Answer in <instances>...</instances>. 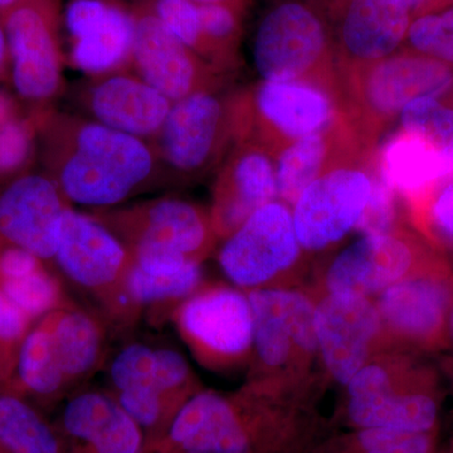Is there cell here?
<instances>
[{
	"instance_id": "cell-17",
	"label": "cell",
	"mask_w": 453,
	"mask_h": 453,
	"mask_svg": "<svg viewBox=\"0 0 453 453\" xmlns=\"http://www.w3.org/2000/svg\"><path fill=\"white\" fill-rule=\"evenodd\" d=\"M14 88L31 101L50 100L62 85L58 0H17L0 12Z\"/></svg>"
},
{
	"instance_id": "cell-28",
	"label": "cell",
	"mask_w": 453,
	"mask_h": 453,
	"mask_svg": "<svg viewBox=\"0 0 453 453\" xmlns=\"http://www.w3.org/2000/svg\"><path fill=\"white\" fill-rule=\"evenodd\" d=\"M127 290L134 305L144 310H166L172 314L181 301L204 285L201 262L169 252L133 253Z\"/></svg>"
},
{
	"instance_id": "cell-24",
	"label": "cell",
	"mask_w": 453,
	"mask_h": 453,
	"mask_svg": "<svg viewBox=\"0 0 453 453\" xmlns=\"http://www.w3.org/2000/svg\"><path fill=\"white\" fill-rule=\"evenodd\" d=\"M377 148L366 142L345 111L326 129L292 142L276 155L277 201L291 208L315 179L336 166L366 159Z\"/></svg>"
},
{
	"instance_id": "cell-12",
	"label": "cell",
	"mask_w": 453,
	"mask_h": 453,
	"mask_svg": "<svg viewBox=\"0 0 453 453\" xmlns=\"http://www.w3.org/2000/svg\"><path fill=\"white\" fill-rule=\"evenodd\" d=\"M445 262L441 252L407 226L387 234L363 235L334 256L315 294H354L375 299L390 286Z\"/></svg>"
},
{
	"instance_id": "cell-2",
	"label": "cell",
	"mask_w": 453,
	"mask_h": 453,
	"mask_svg": "<svg viewBox=\"0 0 453 453\" xmlns=\"http://www.w3.org/2000/svg\"><path fill=\"white\" fill-rule=\"evenodd\" d=\"M53 130L52 179L70 204L112 210L153 177L157 154L145 140L73 119Z\"/></svg>"
},
{
	"instance_id": "cell-16",
	"label": "cell",
	"mask_w": 453,
	"mask_h": 453,
	"mask_svg": "<svg viewBox=\"0 0 453 453\" xmlns=\"http://www.w3.org/2000/svg\"><path fill=\"white\" fill-rule=\"evenodd\" d=\"M155 154L188 179L201 178L213 169L235 144L231 96L196 92L173 103L160 129Z\"/></svg>"
},
{
	"instance_id": "cell-3",
	"label": "cell",
	"mask_w": 453,
	"mask_h": 453,
	"mask_svg": "<svg viewBox=\"0 0 453 453\" xmlns=\"http://www.w3.org/2000/svg\"><path fill=\"white\" fill-rule=\"evenodd\" d=\"M253 353L247 380L318 404L325 374L315 333V292L299 288L247 291Z\"/></svg>"
},
{
	"instance_id": "cell-47",
	"label": "cell",
	"mask_w": 453,
	"mask_h": 453,
	"mask_svg": "<svg viewBox=\"0 0 453 453\" xmlns=\"http://www.w3.org/2000/svg\"><path fill=\"white\" fill-rule=\"evenodd\" d=\"M449 453H453V446H452V449H451V452H449Z\"/></svg>"
},
{
	"instance_id": "cell-32",
	"label": "cell",
	"mask_w": 453,
	"mask_h": 453,
	"mask_svg": "<svg viewBox=\"0 0 453 453\" xmlns=\"http://www.w3.org/2000/svg\"><path fill=\"white\" fill-rule=\"evenodd\" d=\"M404 208L417 234L434 249L453 251V173Z\"/></svg>"
},
{
	"instance_id": "cell-7",
	"label": "cell",
	"mask_w": 453,
	"mask_h": 453,
	"mask_svg": "<svg viewBox=\"0 0 453 453\" xmlns=\"http://www.w3.org/2000/svg\"><path fill=\"white\" fill-rule=\"evenodd\" d=\"M253 61L266 81L312 83L342 96L332 29L312 3L282 0L268 9L256 31Z\"/></svg>"
},
{
	"instance_id": "cell-18",
	"label": "cell",
	"mask_w": 453,
	"mask_h": 453,
	"mask_svg": "<svg viewBox=\"0 0 453 453\" xmlns=\"http://www.w3.org/2000/svg\"><path fill=\"white\" fill-rule=\"evenodd\" d=\"M315 333L325 374L342 387L389 350L374 300L360 295H318Z\"/></svg>"
},
{
	"instance_id": "cell-15",
	"label": "cell",
	"mask_w": 453,
	"mask_h": 453,
	"mask_svg": "<svg viewBox=\"0 0 453 453\" xmlns=\"http://www.w3.org/2000/svg\"><path fill=\"white\" fill-rule=\"evenodd\" d=\"M374 155L320 175L292 205L295 232L306 255L329 251L356 229L371 196Z\"/></svg>"
},
{
	"instance_id": "cell-45",
	"label": "cell",
	"mask_w": 453,
	"mask_h": 453,
	"mask_svg": "<svg viewBox=\"0 0 453 453\" xmlns=\"http://www.w3.org/2000/svg\"><path fill=\"white\" fill-rule=\"evenodd\" d=\"M451 4H453V0H434L427 13H429V12L438 11V9L449 7Z\"/></svg>"
},
{
	"instance_id": "cell-35",
	"label": "cell",
	"mask_w": 453,
	"mask_h": 453,
	"mask_svg": "<svg viewBox=\"0 0 453 453\" xmlns=\"http://www.w3.org/2000/svg\"><path fill=\"white\" fill-rule=\"evenodd\" d=\"M405 42L408 49L453 68V5L414 17Z\"/></svg>"
},
{
	"instance_id": "cell-31",
	"label": "cell",
	"mask_w": 453,
	"mask_h": 453,
	"mask_svg": "<svg viewBox=\"0 0 453 453\" xmlns=\"http://www.w3.org/2000/svg\"><path fill=\"white\" fill-rule=\"evenodd\" d=\"M308 453H437V431L407 434L387 428H340Z\"/></svg>"
},
{
	"instance_id": "cell-37",
	"label": "cell",
	"mask_w": 453,
	"mask_h": 453,
	"mask_svg": "<svg viewBox=\"0 0 453 453\" xmlns=\"http://www.w3.org/2000/svg\"><path fill=\"white\" fill-rule=\"evenodd\" d=\"M35 323L0 290V390L13 386L18 353Z\"/></svg>"
},
{
	"instance_id": "cell-4",
	"label": "cell",
	"mask_w": 453,
	"mask_h": 453,
	"mask_svg": "<svg viewBox=\"0 0 453 453\" xmlns=\"http://www.w3.org/2000/svg\"><path fill=\"white\" fill-rule=\"evenodd\" d=\"M335 418L336 429L387 428L407 434L437 431L440 378L423 357L381 351L351 378Z\"/></svg>"
},
{
	"instance_id": "cell-6",
	"label": "cell",
	"mask_w": 453,
	"mask_h": 453,
	"mask_svg": "<svg viewBox=\"0 0 453 453\" xmlns=\"http://www.w3.org/2000/svg\"><path fill=\"white\" fill-rule=\"evenodd\" d=\"M202 389L186 357L173 348L133 342L110 363L107 392L142 429L146 453H154L183 405Z\"/></svg>"
},
{
	"instance_id": "cell-10",
	"label": "cell",
	"mask_w": 453,
	"mask_h": 453,
	"mask_svg": "<svg viewBox=\"0 0 453 453\" xmlns=\"http://www.w3.org/2000/svg\"><path fill=\"white\" fill-rule=\"evenodd\" d=\"M170 320L196 362L208 371L249 368L253 318L246 291L222 283H204L173 310Z\"/></svg>"
},
{
	"instance_id": "cell-29",
	"label": "cell",
	"mask_w": 453,
	"mask_h": 453,
	"mask_svg": "<svg viewBox=\"0 0 453 453\" xmlns=\"http://www.w3.org/2000/svg\"><path fill=\"white\" fill-rule=\"evenodd\" d=\"M50 344L68 389L77 388L103 365L106 329L100 316L70 303L42 316Z\"/></svg>"
},
{
	"instance_id": "cell-11",
	"label": "cell",
	"mask_w": 453,
	"mask_h": 453,
	"mask_svg": "<svg viewBox=\"0 0 453 453\" xmlns=\"http://www.w3.org/2000/svg\"><path fill=\"white\" fill-rule=\"evenodd\" d=\"M219 262L241 290L295 288L292 281L305 273L306 253L297 240L291 208L277 199L259 208L226 238Z\"/></svg>"
},
{
	"instance_id": "cell-9",
	"label": "cell",
	"mask_w": 453,
	"mask_h": 453,
	"mask_svg": "<svg viewBox=\"0 0 453 453\" xmlns=\"http://www.w3.org/2000/svg\"><path fill=\"white\" fill-rule=\"evenodd\" d=\"M235 142H252L276 157L326 129L345 112L342 96L306 82L266 81L231 96Z\"/></svg>"
},
{
	"instance_id": "cell-36",
	"label": "cell",
	"mask_w": 453,
	"mask_h": 453,
	"mask_svg": "<svg viewBox=\"0 0 453 453\" xmlns=\"http://www.w3.org/2000/svg\"><path fill=\"white\" fill-rule=\"evenodd\" d=\"M405 208L403 202L381 179L377 166L372 163V190L363 211L362 219L356 231L363 235H380L390 234L405 226Z\"/></svg>"
},
{
	"instance_id": "cell-34",
	"label": "cell",
	"mask_w": 453,
	"mask_h": 453,
	"mask_svg": "<svg viewBox=\"0 0 453 453\" xmlns=\"http://www.w3.org/2000/svg\"><path fill=\"white\" fill-rule=\"evenodd\" d=\"M401 129L414 131L437 146L453 164V103L422 97L405 106L399 116Z\"/></svg>"
},
{
	"instance_id": "cell-20",
	"label": "cell",
	"mask_w": 453,
	"mask_h": 453,
	"mask_svg": "<svg viewBox=\"0 0 453 453\" xmlns=\"http://www.w3.org/2000/svg\"><path fill=\"white\" fill-rule=\"evenodd\" d=\"M333 22L339 73L401 49L413 17L404 0H323ZM321 2V4H323Z\"/></svg>"
},
{
	"instance_id": "cell-8",
	"label": "cell",
	"mask_w": 453,
	"mask_h": 453,
	"mask_svg": "<svg viewBox=\"0 0 453 453\" xmlns=\"http://www.w3.org/2000/svg\"><path fill=\"white\" fill-rule=\"evenodd\" d=\"M133 253L94 214L65 211L53 262L73 286L95 301L106 321L131 326L142 312L134 305L127 277Z\"/></svg>"
},
{
	"instance_id": "cell-33",
	"label": "cell",
	"mask_w": 453,
	"mask_h": 453,
	"mask_svg": "<svg viewBox=\"0 0 453 453\" xmlns=\"http://www.w3.org/2000/svg\"><path fill=\"white\" fill-rule=\"evenodd\" d=\"M198 7L205 42V62L220 73L234 70L238 65L242 12L225 4H198Z\"/></svg>"
},
{
	"instance_id": "cell-22",
	"label": "cell",
	"mask_w": 453,
	"mask_h": 453,
	"mask_svg": "<svg viewBox=\"0 0 453 453\" xmlns=\"http://www.w3.org/2000/svg\"><path fill=\"white\" fill-rule=\"evenodd\" d=\"M53 425L62 453H146L142 429L107 390L68 395Z\"/></svg>"
},
{
	"instance_id": "cell-42",
	"label": "cell",
	"mask_w": 453,
	"mask_h": 453,
	"mask_svg": "<svg viewBox=\"0 0 453 453\" xmlns=\"http://www.w3.org/2000/svg\"><path fill=\"white\" fill-rule=\"evenodd\" d=\"M9 58V49L7 37L0 26V77L4 76L5 70H7V64Z\"/></svg>"
},
{
	"instance_id": "cell-30",
	"label": "cell",
	"mask_w": 453,
	"mask_h": 453,
	"mask_svg": "<svg viewBox=\"0 0 453 453\" xmlns=\"http://www.w3.org/2000/svg\"><path fill=\"white\" fill-rule=\"evenodd\" d=\"M0 453H62L53 422L9 390H0Z\"/></svg>"
},
{
	"instance_id": "cell-38",
	"label": "cell",
	"mask_w": 453,
	"mask_h": 453,
	"mask_svg": "<svg viewBox=\"0 0 453 453\" xmlns=\"http://www.w3.org/2000/svg\"><path fill=\"white\" fill-rule=\"evenodd\" d=\"M146 4L175 37L205 61V42L198 3L192 0H150Z\"/></svg>"
},
{
	"instance_id": "cell-27",
	"label": "cell",
	"mask_w": 453,
	"mask_h": 453,
	"mask_svg": "<svg viewBox=\"0 0 453 453\" xmlns=\"http://www.w3.org/2000/svg\"><path fill=\"white\" fill-rule=\"evenodd\" d=\"M375 166L404 207L453 173L451 160L437 146L401 127L375 150Z\"/></svg>"
},
{
	"instance_id": "cell-21",
	"label": "cell",
	"mask_w": 453,
	"mask_h": 453,
	"mask_svg": "<svg viewBox=\"0 0 453 453\" xmlns=\"http://www.w3.org/2000/svg\"><path fill=\"white\" fill-rule=\"evenodd\" d=\"M276 199L275 157L256 142H235L211 195L210 214L219 240L225 241L256 211Z\"/></svg>"
},
{
	"instance_id": "cell-14",
	"label": "cell",
	"mask_w": 453,
	"mask_h": 453,
	"mask_svg": "<svg viewBox=\"0 0 453 453\" xmlns=\"http://www.w3.org/2000/svg\"><path fill=\"white\" fill-rule=\"evenodd\" d=\"M92 214L118 235L131 253L169 252L202 264L219 241L210 211L183 199H155Z\"/></svg>"
},
{
	"instance_id": "cell-46",
	"label": "cell",
	"mask_w": 453,
	"mask_h": 453,
	"mask_svg": "<svg viewBox=\"0 0 453 453\" xmlns=\"http://www.w3.org/2000/svg\"><path fill=\"white\" fill-rule=\"evenodd\" d=\"M16 2L17 0H0V12L4 11V9H7L9 5H12Z\"/></svg>"
},
{
	"instance_id": "cell-44",
	"label": "cell",
	"mask_w": 453,
	"mask_h": 453,
	"mask_svg": "<svg viewBox=\"0 0 453 453\" xmlns=\"http://www.w3.org/2000/svg\"><path fill=\"white\" fill-rule=\"evenodd\" d=\"M192 2L198 3V4H225L243 12L249 0H192Z\"/></svg>"
},
{
	"instance_id": "cell-43",
	"label": "cell",
	"mask_w": 453,
	"mask_h": 453,
	"mask_svg": "<svg viewBox=\"0 0 453 453\" xmlns=\"http://www.w3.org/2000/svg\"><path fill=\"white\" fill-rule=\"evenodd\" d=\"M404 2L407 3L408 8H410L414 18L427 13L434 0H404Z\"/></svg>"
},
{
	"instance_id": "cell-41",
	"label": "cell",
	"mask_w": 453,
	"mask_h": 453,
	"mask_svg": "<svg viewBox=\"0 0 453 453\" xmlns=\"http://www.w3.org/2000/svg\"><path fill=\"white\" fill-rule=\"evenodd\" d=\"M14 118H16V113H14L13 104L7 96L0 94V125L5 124Z\"/></svg>"
},
{
	"instance_id": "cell-1",
	"label": "cell",
	"mask_w": 453,
	"mask_h": 453,
	"mask_svg": "<svg viewBox=\"0 0 453 453\" xmlns=\"http://www.w3.org/2000/svg\"><path fill=\"white\" fill-rule=\"evenodd\" d=\"M335 429L316 404L247 380L234 392L199 390L154 453H308Z\"/></svg>"
},
{
	"instance_id": "cell-13",
	"label": "cell",
	"mask_w": 453,
	"mask_h": 453,
	"mask_svg": "<svg viewBox=\"0 0 453 453\" xmlns=\"http://www.w3.org/2000/svg\"><path fill=\"white\" fill-rule=\"evenodd\" d=\"M372 300L389 350L423 357L449 349L453 270L447 262L390 286Z\"/></svg>"
},
{
	"instance_id": "cell-48",
	"label": "cell",
	"mask_w": 453,
	"mask_h": 453,
	"mask_svg": "<svg viewBox=\"0 0 453 453\" xmlns=\"http://www.w3.org/2000/svg\"><path fill=\"white\" fill-rule=\"evenodd\" d=\"M316 2H318V0H316Z\"/></svg>"
},
{
	"instance_id": "cell-25",
	"label": "cell",
	"mask_w": 453,
	"mask_h": 453,
	"mask_svg": "<svg viewBox=\"0 0 453 453\" xmlns=\"http://www.w3.org/2000/svg\"><path fill=\"white\" fill-rule=\"evenodd\" d=\"M65 23L71 35V62L89 74H107L130 62L133 12L116 0H73Z\"/></svg>"
},
{
	"instance_id": "cell-19",
	"label": "cell",
	"mask_w": 453,
	"mask_h": 453,
	"mask_svg": "<svg viewBox=\"0 0 453 453\" xmlns=\"http://www.w3.org/2000/svg\"><path fill=\"white\" fill-rule=\"evenodd\" d=\"M133 14L135 33L130 64L142 81L172 103L219 88V71L175 37L146 3Z\"/></svg>"
},
{
	"instance_id": "cell-26",
	"label": "cell",
	"mask_w": 453,
	"mask_h": 453,
	"mask_svg": "<svg viewBox=\"0 0 453 453\" xmlns=\"http://www.w3.org/2000/svg\"><path fill=\"white\" fill-rule=\"evenodd\" d=\"M85 103L98 124L142 140L157 135L173 105L140 77L124 73L95 83Z\"/></svg>"
},
{
	"instance_id": "cell-40",
	"label": "cell",
	"mask_w": 453,
	"mask_h": 453,
	"mask_svg": "<svg viewBox=\"0 0 453 453\" xmlns=\"http://www.w3.org/2000/svg\"><path fill=\"white\" fill-rule=\"evenodd\" d=\"M446 353H449V356L443 360V366H445V371L453 383V305L451 312H449V349H447Z\"/></svg>"
},
{
	"instance_id": "cell-23",
	"label": "cell",
	"mask_w": 453,
	"mask_h": 453,
	"mask_svg": "<svg viewBox=\"0 0 453 453\" xmlns=\"http://www.w3.org/2000/svg\"><path fill=\"white\" fill-rule=\"evenodd\" d=\"M52 178L28 174L0 193V240L53 262L65 211L70 210Z\"/></svg>"
},
{
	"instance_id": "cell-39",
	"label": "cell",
	"mask_w": 453,
	"mask_h": 453,
	"mask_svg": "<svg viewBox=\"0 0 453 453\" xmlns=\"http://www.w3.org/2000/svg\"><path fill=\"white\" fill-rule=\"evenodd\" d=\"M33 149V127L14 118L0 125V175H8L28 162Z\"/></svg>"
},
{
	"instance_id": "cell-5",
	"label": "cell",
	"mask_w": 453,
	"mask_h": 453,
	"mask_svg": "<svg viewBox=\"0 0 453 453\" xmlns=\"http://www.w3.org/2000/svg\"><path fill=\"white\" fill-rule=\"evenodd\" d=\"M345 111L366 142L378 139L405 106L422 97L453 103V68L410 49L340 73Z\"/></svg>"
}]
</instances>
